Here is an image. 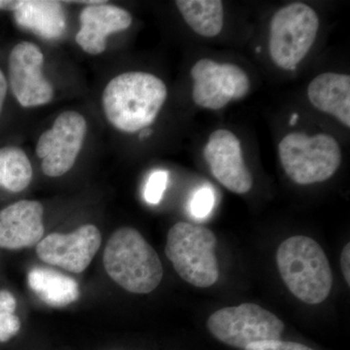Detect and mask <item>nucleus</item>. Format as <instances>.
Instances as JSON below:
<instances>
[{"instance_id":"f257e3e1","label":"nucleus","mask_w":350,"mask_h":350,"mask_svg":"<svg viewBox=\"0 0 350 350\" xmlns=\"http://www.w3.org/2000/svg\"><path fill=\"white\" fill-rule=\"evenodd\" d=\"M167 98V86L160 78L151 73L126 72L105 87L103 108L115 129L133 133L154 123Z\"/></svg>"},{"instance_id":"f03ea898","label":"nucleus","mask_w":350,"mask_h":350,"mask_svg":"<svg viewBox=\"0 0 350 350\" xmlns=\"http://www.w3.org/2000/svg\"><path fill=\"white\" fill-rule=\"evenodd\" d=\"M108 276L135 294H148L162 282L160 257L137 230L124 227L113 232L103 253Z\"/></svg>"},{"instance_id":"7ed1b4c3","label":"nucleus","mask_w":350,"mask_h":350,"mask_svg":"<svg viewBox=\"0 0 350 350\" xmlns=\"http://www.w3.org/2000/svg\"><path fill=\"white\" fill-rule=\"evenodd\" d=\"M278 271L289 291L308 305L328 298L333 273L328 258L314 239L295 236L283 241L276 253Z\"/></svg>"},{"instance_id":"20e7f679","label":"nucleus","mask_w":350,"mask_h":350,"mask_svg":"<svg viewBox=\"0 0 350 350\" xmlns=\"http://www.w3.org/2000/svg\"><path fill=\"white\" fill-rule=\"evenodd\" d=\"M217 239L204 226L178 222L170 228L165 255L177 275L195 287L208 288L219 280Z\"/></svg>"},{"instance_id":"39448f33","label":"nucleus","mask_w":350,"mask_h":350,"mask_svg":"<svg viewBox=\"0 0 350 350\" xmlns=\"http://www.w3.org/2000/svg\"><path fill=\"white\" fill-rule=\"evenodd\" d=\"M278 154L283 170L299 185L328 180L342 162L340 145L326 133H289L278 145Z\"/></svg>"},{"instance_id":"423d86ee","label":"nucleus","mask_w":350,"mask_h":350,"mask_svg":"<svg viewBox=\"0 0 350 350\" xmlns=\"http://www.w3.org/2000/svg\"><path fill=\"white\" fill-rule=\"evenodd\" d=\"M317 12L306 4L292 3L276 11L269 25V50L276 66L294 70L312 47L319 31Z\"/></svg>"},{"instance_id":"0eeeda50","label":"nucleus","mask_w":350,"mask_h":350,"mask_svg":"<svg viewBox=\"0 0 350 350\" xmlns=\"http://www.w3.org/2000/svg\"><path fill=\"white\" fill-rule=\"evenodd\" d=\"M206 326L219 342L241 349L256 342L280 340L285 328L275 314L255 304L221 308L211 314Z\"/></svg>"},{"instance_id":"6e6552de","label":"nucleus","mask_w":350,"mask_h":350,"mask_svg":"<svg viewBox=\"0 0 350 350\" xmlns=\"http://www.w3.org/2000/svg\"><path fill=\"white\" fill-rule=\"evenodd\" d=\"M87 133V121L82 114L66 111L57 116L52 128L44 131L36 145L43 174L59 177L72 169Z\"/></svg>"},{"instance_id":"1a4fd4ad","label":"nucleus","mask_w":350,"mask_h":350,"mask_svg":"<svg viewBox=\"0 0 350 350\" xmlns=\"http://www.w3.org/2000/svg\"><path fill=\"white\" fill-rule=\"evenodd\" d=\"M44 56L38 45L17 44L9 56V81L16 100L23 107L47 105L54 98V88L43 76Z\"/></svg>"},{"instance_id":"9d476101","label":"nucleus","mask_w":350,"mask_h":350,"mask_svg":"<svg viewBox=\"0 0 350 350\" xmlns=\"http://www.w3.org/2000/svg\"><path fill=\"white\" fill-rule=\"evenodd\" d=\"M101 245V234L94 225H83L69 234L52 232L36 245V254L44 262L73 273L90 266Z\"/></svg>"},{"instance_id":"9b49d317","label":"nucleus","mask_w":350,"mask_h":350,"mask_svg":"<svg viewBox=\"0 0 350 350\" xmlns=\"http://www.w3.org/2000/svg\"><path fill=\"white\" fill-rule=\"evenodd\" d=\"M204 154L219 183L234 194L250 192L252 175L244 163L241 142L232 131L221 129L211 133Z\"/></svg>"},{"instance_id":"f8f14e48","label":"nucleus","mask_w":350,"mask_h":350,"mask_svg":"<svg viewBox=\"0 0 350 350\" xmlns=\"http://www.w3.org/2000/svg\"><path fill=\"white\" fill-rule=\"evenodd\" d=\"M44 209L36 200H23L0 211V250L15 251L38 245L43 239Z\"/></svg>"},{"instance_id":"ddd939ff","label":"nucleus","mask_w":350,"mask_h":350,"mask_svg":"<svg viewBox=\"0 0 350 350\" xmlns=\"http://www.w3.org/2000/svg\"><path fill=\"white\" fill-rule=\"evenodd\" d=\"M133 18L125 9L111 4L87 6L80 14L76 42L90 55H100L107 49V38L115 32L128 29Z\"/></svg>"},{"instance_id":"4468645a","label":"nucleus","mask_w":350,"mask_h":350,"mask_svg":"<svg viewBox=\"0 0 350 350\" xmlns=\"http://www.w3.org/2000/svg\"><path fill=\"white\" fill-rule=\"evenodd\" d=\"M308 100L319 111L333 115L345 126H350V76L322 73L310 82Z\"/></svg>"},{"instance_id":"2eb2a0df","label":"nucleus","mask_w":350,"mask_h":350,"mask_svg":"<svg viewBox=\"0 0 350 350\" xmlns=\"http://www.w3.org/2000/svg\"><path fill=\"white\" fill-rule=\"evenodd\" d=\"M16 23L40 38L56 39L66 31V15L59 1L22 0L14 12Z\"/></svg>"},{"instance_id":"dca6fc26","label":"nucleus","mask_w":350,"mask_h":350,"mask_svg":"<svg viewBox=\"0 0 350 350\" xmlns=\"http://www.w3.org/2000/svg\"><path fill=\"white\" fill-rule=\"evenodd\" d=\"M27 282L33 293L54 308H64L80 297V288L73 278L50 269L33 268L27 275Z\"/></svg>"},{"instance_id":"f3484780","label":"nucleus","mask_w":350,"mask_h":350,"mask_svg":"<svg viewBox=\"0 0 350 350\" xmlns=\"http://www.w3.org/2000/svg\"><path fill=\"white\" fill-rule=\"evenodd\" d=\"M175 4L189 27L199 36L214 38L222 31L224 10L219 0H177Z\"/></svg>"},{"instance_id":"a211bd4d","label":"nucleus","mask_w":350,"mask_h":350,"mask_svg":"<svg viewBox=\"0 0 350 350\" xmlns=\"http://www.w3.org/2000/svg\"><path fill=\"white\" fill-rule=\"evenodd\" d=\"M32 174L31 161L24 150L16 146L0 148V188L22 192L31 184Z\"/></svg>"},{"instance_id":"6ab92c4d","label":"nucleus","mask_w":350,"mask_h":350,"mask_svg":"<svg viewBox=\"0 0 350 350\" xmlns=\"http://www.w3.org/2000/svg\"><path fill=\"white\" fill-rule=\"evenodd\" d=\"M18 301L8 289H0V345L7 344L19 335L22 322L17 313Z\"/></svg>"},{"instance_id":"aec40b11","label":"nucleus","mask_w":350,"mask_h":350,"mask_svg":"<svg viewBox=\"0 0 350 350\" xmlns=\"http://www.w3.org/2000/svg\"><path fill=\"white\" fill-rule=\"evenodd\" d=\"M215 204V196L213 189L208 186L198 189L190 200V213L196 219L206 218L213 211Z\"/></svg>"},{"instance_id":"412c9836","label":"nucleus","mask_w":350,"mask_h":350,"mask_svg":"<svg viewBox=\"0 0 350 350\" xmlns=\"http://www.w3.org/2000/svg\"><path fill=\"white\" fill-rule=\"evenodd\" d=\"M169 181L167 170H156L149 176L144 189V199L148 204H158L163 199V193Z\"/></svg>"},{"instance_id":"4be33fe9","label":"nucleus","mask_w":350,"mask_h":350,"mask_svg":"<svg viewBox=\"0 0 350 350\" xmlns=\"http://www.w3.org/2000/svg\"><path fill=\"white\" fill-rule=\"evenodd\" d=\"M244 350H314L305 345L295 342H283V340H267L248 345Z\"/></svg>"},{"instance_id":"5701e85b","label":"nucleus","mask_w":350,"mask_h":350,"mask_svg":"<svg viewBox=\"0 0 350 350\" xmlns=\"http://www.w3.org/2000/svg\"><path fill=\"white\" fill-rule=\"evenodd\" d=\"M350 244L347 243L345 246L344 250L342 251L340 255V267H342V275L345 282L347 284L350 285Z\"/></svg>"},{"instance_id":"b1692460","label":"nucleus","mask_w":350,"mask_h":350,"mask_svg":"<svg viewBox=\"0 0 350 350\" xmlns=\"http://www.w3.org/2000/svg\"><path fill=\"white\" fill-rule=\"evenodd\" d=\"M7 88H8V85H7L5 75H3L1 69H0V116H1L2 109H3L4 100H5L7 94Z\"/></svg>"},{"instance_id":"393cba45","label":"nucleus","mask_w":350,"mask_h":350,"mask_svg":"<svg viewBox=\"0 0 350 350\" xmlns=\"http://www.w3.org/2000/svg\"><path fill=\"white\" fill-rule=\"evenodd\" d=\"M21 4H22L21 0H0V9L15 12L19 8Z\"/></svg>"},{"instance_id":"a878e982","label":"nucleus","mask_w":350,"mask_h":350,"mask_svg":"<svg viewBox=\"0 0 350 350\" xmlns=\"http://www.w3.org/2000/svg\"><path fill=\"white\" fill-rule=\"evenodd\" d=\"M298 118H299L298 114H296V113H295V114L292 115L291 119H290V125L294 126L295 124L297 123V121H298Z\"/></svg>"},{"instance_id":"bb28decb","label":"nucleus","mask_w":350,"mask_h":350,"mask_svg":"<svg viewBox=\"0 0 350 350\" xmlns=\"http://www.w3.org/2000/svg\"><path fill=\"white\" fill-rule=\"evenodd\" d=\"M115 350H116V349H115Z\"/></svg>"}]
</instances>
